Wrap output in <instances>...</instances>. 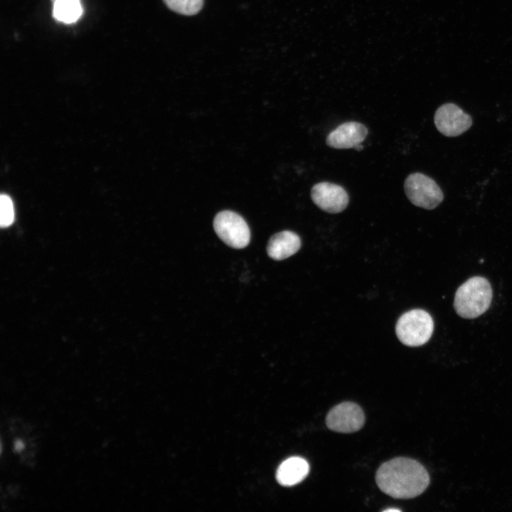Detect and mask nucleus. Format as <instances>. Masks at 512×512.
Returning a JSON list of instances; mask_svg holds the SVG:
<instances>
[{"label": "nucleus", "instance_id": "39448f33", "mask_svg": "<svg viewBox=\"0 0 512 512\" xmlns=\"http://www.w3.org/2000/svg\"><path fill=\"white\" fill-rule=\"evenodd\" d=\"M213 228L217 235L227 245L241 249L250 240V231L245 220L238 213L230 210L218 213L213 220Z\"/></svg>", "mask_w": 512, "mask_h": 512}, {"label": "nucleus", "instance_id": "ddd939ff", "mask_svg": "<svg viewBox=\"0 0 512 512\" xmlns=\"http://www.w3.org/2000/svg\"><path fill=\"white\" fill-rule=\"evenodd\" d=\"M172 11L183 15L197 14L203 7V0H164Z\"/></svg>", "mask_w": 512, "mask_h": 512}, {"label": "nucleus", "instance_id": "f8f14e48", "mask_svg": "<svg viewBox=\"0 0 512 512\" xmlns=\"http://www.w3.org/2000/svg\"><path fill=\"white\" fill-rule=\"evenodd\" d=\"M53 16L65 23L75 22L81 16L82 9L80 0H53Z\"/></svg>", "mask_w": 512, "mask_h": 512}, {"label": "nucleus", "instance_id": "0eeeda50", "mask_svg": "<svg viewBox=\"0 0 512 512\" xmlns=\"http://www.w3.org/2000/svg\"><path fill=\"white\" fill-rule=\"evenodd\" d=\"M434 122L437 130L446 137H457L472 125L471 117L454 103H445L436 110Z\"/></svg>", "mask_w": 512, "mask_h": 512}, {"label": "nucleus", "instance_id": "9d476101", "mask_svg": "<svg viewBox=\"0 0 512 512\" xmlns=\"http://www.w3.org/2000/svg\"><path fill=\"white\" fill-rule=\"evenodd\" d=\"M300 247L301 240L299 235L292 231L284 230L270 238L267 252L272 259L282 260L294 255Z\"/></svg>", "mask_w": 512, "mask_h": 512}, {"label": "nucleus", "instance_id": "9b49d317", "mask_svg": "<svg viewBox=\"0 0 512 512\" xmlns=\"http://www.w3.org/2000/svg\"><path fill=\"white\" fill-rule=\"evenodd\" d=\"M309 465L303 458L292 457L284 461L277 471V480L284 486H291L303 481L308 475Z\"/></svg>", "mask_w": 512, "mask_h": 512}, {"label": "nucleus", "instance_id": "f03ea898", "mask_svg": "<svg viewBox=\"0 0 512 512\" xmlns=\"http://www.w3.org/2000/svg\"><path fill=\"white\" fill-rule=\"evenodd\" d=\"M491 299L492 289L489 281L482 277H473L457 289L454 307L461 317L474 319L489 308Z\"/></svg>", "mask_w": 512, "mask_h": 512}, {"label": "nucleus", "instance_id": "1a4fd4ad", "mask_svg": "<svg viewBox=\"0 0 512 512\" xmlns=\"http://www.w3.org/2000/svg\"><path fill=\"white\" fill-rule=\"evenodd\" d=\"M368 134V129L357 122H347L338 125L326 137V144L334 149L354 148L361 144Z\"/></svg>", "mask_w": 512, "mask_h": 512}, {"label": "nucleus", "instance_id": "2eb2a0df", "mask_svg": "<svg viewBox=\"0 0 512 512\" xmlns=\"http://www.w3.org/2000/svg\"><path fill=\"white\" fill-rule=\"evenodd\" d=\"M363 146H362L361 144H360L354 147V149L357 151H361L363 149Z\"/></svg>", "mask_w": 512, "mask_h": 512}, {"label": "nucleus", "instance_id": "f257e3e1", "mask_svg": "<svg viewBox=\"0 0 512 512\" xmlns=\"http://www.w3.org/2000/svg\"><path fill=\"white\" fill-rule=\"evenodd\" d=\"M375 481L379 489L387 495L395 498H412L427 489L430 476L418 462L397 457L379 467Z\"/></svg>", "mask_w": 512, "mask_h": 512}, {"label": "nucleus", "instance_id": "7ed1b4c3", "mask_svg": "<svg viewBox=\"0 0 512 512\" xmlns=\"http://www.w3.org/2000/svg\"><path fill=\"white\" fill-rule=\"evenodd\" d=\"M434 322L428 312L415 309L404 313L398 320L395 332L398 339L412 347L426 343L431 338Z\"/></svg>", "mask_w": 512, "mask_h": 512}, {"label": "nucleus", "instance_id": "4468645a", "mask_svg": "<svg viewBox=\"0 0 512 512\" xmlns=\"http://www.w3.org/2000/svg\"><path fill=\"white\" fill-rule=\"evenodd\" d=\"M0 222L2 227L9 226L14 221V211L11 198L6 194H1L0 198Z\"/></svg>", "mask_w": 512, "mask_h": 512}, {"label": "nucleus", "instance_id": "dca6fc26", "mask_svg": "<svg viewBox=\"0 0 512 512\" xmlns=\"http://www.w3.org/2000/svg\"><path fill=\"white\" fill-rule=\"evenodd\" d=\"M385 511H400L399 509H395V508H390V509H386Z\"/></svg>", "mask_w": 512, "mask_h": 512}, {"label": "nucleus", "instance_id": "20e7f679", "mask_svg": "<svg viewBox=\"0 0 512 512\" xmlns=\"http://www.w3.org/2000/svg\"><path fill=\"white\" fill-rule=\"evenodd\" d=\"M404 190L413 205L427 210L435 208L444 199L443 192L437 183L419 172L411 174L406 178Z\"/></svg>", "mask_w": 512, "mask_h": 512}, {"label": "nucleus", "instance_id": "423d86ee", "mask_svg": "<svg viewBox=\"0 0 512 512\" xmlns=\"http://www.w3.org/2000/svg\"><path fill=\"white\" fill-rule=\"evenodd\" d=\"M365 422L361 407L351 402H344L334 407L327 414L326 423L329 429L342 433L359 430Z\"/></svg>", "mask_w": 512, "mask_h": 512}, {"label": "nucleus", "instance_id": "6e6552de", "mask_svg": "<svg viewBox=\"0 0 512 512\" xmlns=\"http://www.w3.org/2000/svg\"><path fill=\"white\" fill-rule=\"evenodd\" d=\"M311 198L317 207L329 213L342 212L349 201L348 195L342 186L326 181L313 186Z\"/></svg>", "mask_w": 512, "mask_h": 512}]
</instances>
